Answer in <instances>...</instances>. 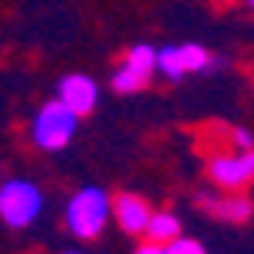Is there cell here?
Listing matches in <instances>:
<instances>
[{
  "mask_svg": "<svg viewBox=\"0 0 254 254\" xmlns=\"http://www.w3.org/2000/svg\"><path fill=\"white\" fill-rule=\"evenodd\" d=\"M113 218V195L99 185H83L76 189L66 201V211H63V221H66V231L79 241H93V238L103 235V228L109 225Z\"/></svg>",
  "mask_w": 254,
  "mask_h": 254,
  "instance_id": "6da1fadb",
  "label": "cell"
},
{
  "mask_svg": "<svg viewBox=\"0 0 254 254\" xmlns=\"http://www.w3.org/2000/svg\"><path fill=\"white\" fill-rule=\"evenodd\" d=\"M228 60L221 53H211L201 43H165L155 50V76L182 83L191 73H221Z\"/></svg>",
  "mask_w": 254,
  "mask_h": 254,
  "instance_id": "7a4b0ae2",
  "label": "cell"
},
{
  "mask_svg": "<svg viewBox=\"0 0 254 254\" xmlns=\"http://www.w3.org/2000/svg\"><path fill=\"white\" fill-rule=\"evenodd\" d=\"M79 129V116L69 113L57 96L40 106L30 119V142L40 152H63Z\"/></svg>",
  "mask_w": 254,
  "mask_h": 254,
  "instance_id": "3957f363",
  "label": "cell"
},
{
  "mask_svg": "<svg viewBox=\"0 0 254 254\" xmlns=\"http://www.w3.org/2000/svg\"><path fill=\"white\" fill-rule=\"evenodd\" d=\"M43 191L30 179H7L0 182V221L13 231H23L43 215Z\"/></svg>",
  "mask_w": 254,
  "mask_h": 254,
  "instance_id": "277c9868",
  "label": "cell"
},
{
  "mask_svg": "<svg viewBox=\"0 0 254 254\" xmlns=\"http://www.w3.org/2000/svg\"><path fill=\"white\" fill-rule=\"evenodd\" d=\"M152 79H155V47L135 43V47H129V53H126V57L119 60V66L113 69L109 86H113V93H119V96H135V93H142Z\"/></svg>",
  "mask_w": 254,
  "mask_h": 254,
  "instance_id": "5b68a950",
  "label": "cell"
},
{
  "mask_svg": "<svg viewBox=\"0 0 254 254\" xmlns=\"http://www.w3.org/2000/svg\"><path fill=\"white\" fill-rule=\"evenodd\" d=\"M208 179L221 191H241L254 182V149L245 152H218L208 159Z\"/></svg>",
  "mask_w": 254,
  "mask_h": 254,
  "instance_id": "8992f818",
  "label": "cell"
},
{
  "mask_svg": "<svg viewBox=\"0 0 254 254\" xmlns=\"http://www.w3.org/2000/svg\"><path fill=\"white\" fill-rule=\"evenodd\" d=\"M195 205L211 215L215 221H225V225H245L254 215V201L241 191H221V189H201L195 195Z\"/></svg>",
  "mask_w": 254,
  "mask_h": 254,
  "instance_id": "52a82bcc",
  "label": "cell"
},
{
  "mask_svg": "<svg viewBox=\"0 0 254 254\" xmlns=\"http://www.w3.org/2000/svg\"><path fill=\"white\" fill-rule=\"evenodd\" d=\"M57 99L69 113H76L83 119V116H89L99 106V83L86 73H69L57 83Z\"/></svg>",
  "mask_w": 254,
  "mask_h": 254,
  "instance_id": "ba28073f",
  "label": "cell"
},
{
  "mask_svg": "<svg viewBox=\"0 0 254 254\" xmlns=\"http://www.w3.org/2000/svg\"><path fill=\"white\" fill-rule=\"evenodd\" d=\"M113 218L126 235H145V225L152 218V205L135 191H123L113 198Z\"/></svg>",
  "mask_w": 254,
  "mask_h": 254,
  "instance_id": "9c48e42d",
  "label": "cell"
},
{
  "mask_svg": "<svg viewBox=\"0 0 254 254\" xmlns=\"http://www.w3.org/2000/svg\"><path fill=\"white\" fill-rule=\"evenodd\" d=\"M182 235V221L175 211H152L149 225H145V238L155 245H169Z\"/></svg>",
  "mask_w": 254,
  "mask_h": 254,
  "instance_id": "30bf717a",
  "label": "cell"
},
{
  "mask_svg": "<svg viewBox=\"0 0 254 254\" xmlns=\"http://www.w3.org/2000/svg\"><path fill=\"white\" fill-rule=\"evenodd\" d=\"M165 254H208V248L201 245V241H195V238L179 235L175 241H169V245H165Z\"/></svg>",
  "mask_w": 254,
  "mask_h": 254,
  "instance_id": "8fae6325",
  "label": "cell"
},
{
  "mask_svg": "<svg viewBox=\"0 0 254 254\" xmlns=\"http://www.w3.org/2000/svg\"><path fill=\"white\" fill-rule=\"evenodd\" d=\"M231 149L235 152H245V149H254V132L251 129H231Z\"/></svg>",
  "mask_w": 254,
  "mask_h": 254,
  "instance_id": "7c38bea8",
  "label": "cell"
},
{
  "mask_svg": "<svg viewBox=\"0 0 254 254\" xmlns=\"http://www.w3.org/2000/svg\"><path fill=\"white\" fill-rule=\"evenodd\" d=\"M135 254H165V245H155V241H145V245L135 248Z\"/></svg>",
  "mask_w": 254,
  "mask_h": 254,
  "instance_id": "4fadbf2b",
  "label": "cell"
},
{
  "mask_svg": "<svg viewBox=\"0 0 254 254\" xmlns=\"http://www.w3.org/2000/svg\"><path fill=\"white\" fill-rule=\"evenodd\" d=\"M245 3H248V7H251V10H254V0H245Z\"/></svg>",
  "mask_w": 254,
  "mask_h": 254,
  "instance_id": "5bb4252c",
  "label": "cell"
},
{
  "mask_svg": "<svg viewBox=\"0 0 254 254\" xmlns=\"http://www.w3.org/2000/svg\"><path fill=\"white\" fill-rule=\"evenodd\" d=\"M60 254H79V251H60Z\"/></svg>",
  "mask_w": 254,
  "mask_h": 254,
  "instance_id": "9a60e30c",
  "label": "cell"
}]
</instances>
